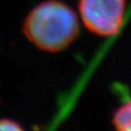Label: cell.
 <instances>
[{
	"mask_svg": "<svg viewBox=\"0 0 131 131\" xmlns=\"http://www.w3.org/2000/svg\"><path fill=\"white\" fill-rule=\"evenodd\" d=\"M112 122L116 131H131V97L115 109Z\"/></svg>",
	"mask_w": 131,
	"mask_h": 131,
	"instance_id": "cell-3",
	"label": "cell"
},
{
	"mask_svg": "<svg viewBox=\"0 0 131 131\" xmlns=\"http://www.w3.org/2000/svg\"><path fill=\"white\" fill-rule=\"evenodd\" d=\"M125 0H79L84 26L99 36H114L122 26Z\"/></svg>",
	"mask_w": 131,
	"mask_h": 131,
	"instance_id": "cell-2",
	"label": "cell"
},
{
	"mask_svg": "<svg viewBox=\"0 0 131 131\" xmlns=\"http://www.w3.org/2000/svg\"><path fill=\"white\" fill-rule=\"evenodd\" d=\"M0 131H24L21 125L10 118L0 119Z\"/></svg>",
	"mask_w": 131,
	"mask_h": 131,
	"instance_id": "cell-4",
	"label": "cell"
},
{
	"mask_svg": "<svg viewBox=\"0 0 131 131\" xmlns=\"http://www.w3.org/2000/svg\"><path fill=\"white\" fill-rule=\"evenodd\" d=\"M25 37L35 47L48 52L65 50L80 31L76 13L58 0H47L34 7L23 25Z\"/></svg>",
	"mask_w": 131,
	"mask_h": 131,
	"instance_id": "cell-1",
	"label": "cell"
}]
</instances>
